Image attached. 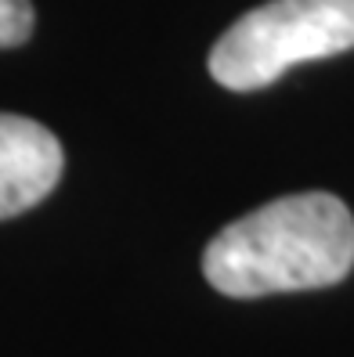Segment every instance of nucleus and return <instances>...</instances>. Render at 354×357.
<instances>
[{"label": "nucleus", "mask_w": 354, "mask_h": 357, "mask_svg": "<svg viewBox=\"0 0 354 357\" xmlns=\"http://www.w3.org/2000/svg\"><path fill=\"white\" fill-rule=\"evenodd\" d=\"M354 47V0H267L232 22L210 51V76L228 91H260L304 61Z\"/></svg>", "instance_id": "obj_2"}, {"label": "nucleus", "mask_w": 354, "mask_h": 357, "mask_svg": "<svg viewBox=\"0 0 354 357\" xmlns=\"http://www.w3.org/2000/svg\"><path fill=\"white\" fill-rule=\"evenodd\" d=\"M354 267V217L329 192L275 199L221 227L202 253V275L232 300L325 289Z\"/></svg>", "instance_id": "obj_1"}, {"label": "nucleus", "mask_w": 354, "mask_h": 357, "mask_svg": "<svg viewBox=\"0 0 354 357\" xmlns=\"http://www.w3.org/2000/svg\"><path fill=\"white\" fill-rule=\"evenodd\" d=\"M36 15L29 0H0V51L22 47L33 36Z\"/></svg>", "instance_id": "obj_4"}, {"label": "nucleus", "mask_w": 354, "mask_h": 357, "mask_svg": "<svg viewBox=\"0 0 354 357\" xmlns=\"http://www.w3.org/2000/svg\"><path fill=\"white\" fill-rule=\"evenodd\" d=\"M66 170L61 141L29 116L0 112V220L44 202Z\"/></svg>", "instance_id": "obj_3"}]
</instances>
